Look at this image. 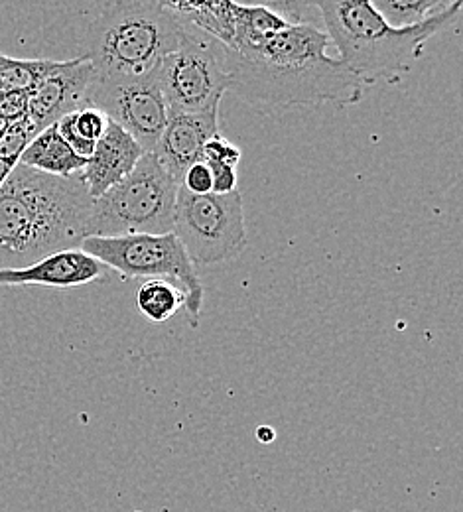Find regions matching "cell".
Wrapping results in <instances>:
<instances>
[{
    "label": "cell",
    "instance_id": "6da1fadb",
    "mask_svg": "<svg viewBox=\"0 0 463 512\" xmlns=\"http://www.w3.org/2000/svg\"><path fill=\"white\" fill-rule=\"evenodd\" d=\"M328 48V34L310 22L223 46L229 91L261 111L359 103L365 85Z\"/></svg>",
    "mask_w": 463,
    "mask_h": 512
},
{
    "label": "cell",
    "instance_id": "7a4b0ae2",
    "mask_svg": "<svg viewBox=\"0 0 463 512\" xmlns=\"http://www.w3.org/2000/svg\"><path fill=\"white\" fill-rule=\"evenodd\" d=\"M93 199L79 176L54 178L16 164L0 184V268H24L79 249Z\"/></svg>",
    "mask_w": 463,
    "mask_h": 512
},
{
    "label": "cell",
    "instance_id": "3957f363",
    "mask_svg": "<svg viewBox=\"0 0 463 512\" xmlns=\"http://www.w3.org/2000/svg\"><path fill=\"white\" fill-rule=\"evenodd\" d=\"M326 34L345 65L363 85L408 71L432 40L446 26L454 24L462 12V0L452 2L424 24L398 30L385 22L373 2L337 0L318 2Z\"/></svg>",
    "mask_w": 463,
    "mask_h": 512
},
{
    "label": "cell",
    "instance_id": "277c9868",
    "mask_svg": "<svg viewBox=\"0 0 463 512\" xmlns=\"http://www.w3.org/2000/svg\"><path fill=\"white\" fill-rule=\"evenodd\" d=\"M182 34L184 22L166 2L121 0L95 18L83 56L99 79L138 77L172 54Z\"/></svg>",
    "mask_w": 463,
    "mask_h": 512
},
{
    "label": "cell",
    "instance_id": "5b68a950",
    "mask_svg": "<svg viewBox=\"0 0 463 512\" xmlns=\"http://www.w3.org/2000/svg\"><path fill=\"white\" fill-rule=\"evenodd\" d=\"M178 188L156 154L146 152L125 180L93 199L89 237L172 233Z\"/></svg>",
    "mask_w": 463,
    "mask_h": 512
},
{
    "label": "cell",
    "instance_id": "8992f818",
    "mask_svg": "<svg viewBox=\"0 0 463 512\" xmlns=\"http://www.w3.org/2000/svg\"><path fill=\"white\" fill-rule=\"evenodd\" d=\"M79 251L93 256L105 268H113L127 278L166 280L176 284L186 296V312L198 325L203 306V286L198 268L174 233L166 235H125L87 237Z\"/></svg>",
    "mask_w": 463,
    "mask_h": 512
},
{
    "label": "cell",
    "instance_id": "52a82bcc",
    "mask_svg": "<svg viewBox=\"0 0 463 512\" xmlns=\"http://www.w3.org/2000/svg\"><path fill=\"white\" fill-rule=\"evenodd\" d=\"M158 85L170 115L217 111L229 91L223 46L184 24L178 48L158 65Z\"/></svg>",
    "mask_w": 463,
    "mask_h": 512
},
{
    "label": "cell",
    "instance_id": "ba28073f",
    "mask_svg": "<svg viewBox=\"0 0 463 512\" xmlns=\"http://www.w3.org/2000/svg\"><path fill=\"white\" fill-rule=\"evenodd\" d=\"M172 233L196 268L241 255L247 249L241 193L194 195L178 188Z\"/></svg>",
    "mask_w": 463,
    "mask_h": 512
},
{
    "label": "cell",
    "instance_id": "9c48e42d",
    "mask_svg": "<svg viewBox=\"0 0 463 512\" xmlns=\"http://www.w3.org/2000/svg\"><path fill=\"white\" fill-rule=\"evenodd\" d=\"M85 107H93L129 132L144 152H154L168 123V107L158 85V67L138 77H95Z\"/></svg>",
    "mask_w": 463,
    "mask_h": 512
},
{
    "label": "cell",
    "instance_id": "30bf717a",
    "mask_svg": "<svg viewBox=\"0 0 463 512\" xmlns=\"http://www.w3.org/2000/svg\"><path fill=\"white\" fill-rule=\"evenodd\" d=\"M93 79V65L85 56L58 62L28 91L24 119L36 134L56 125L69 113L85 107Z\"/></svg>",
    "mask_w": 463,
    "mask_h": 512
},
{
    "label": "cell",
    "instance_id": "8fae6325",
    "mask_svg": "<svg viewBox=\"0 0 463 512\" xmlns=\"http://www.w3.org/2000/svg\"><path fill=\"white\" fill-rule=\"evenodd\" d=\"M217 134L219 109L201 115H170L154 154L180 186L184 172L203 162V148Z\"/></svg>",
    "mask_w": 463,
    "mask_h": 512
},
{
    "label": "cell",
    "instance_id": "7c38bea8",
    "mask_svg": "<svg viewBox=\"0 0 463 512\" xmlns=\"http://www.w3.org/2000/svg\"><path fill=\"white\" fill-rule=\"evenodd\" d=\"M105 276V266L93 256L73 249L46 256L24 268H0V286L77 288Z\"/></svg>",
    "mask_w": 463,
    "mask_h": 512
},
{
    "label": "cell",
    "instance_id": "4fadbf2b",
    "mask_svg": "<svg viewBox=\"0 0 463 512\" xmlns=\"http://www.w3.org/2000/svg\"><path fill=\"white\" fill-rule=\"evenodd\" d=\"M144 154L146 152L129 132L109 121V127L95 144V150L81 172L89 197L97 199L125 180Z\"/></svg>",
    "mask_w": 463,
    "mask_h": 512
},
{
    "label": "cell",
    "instance_id": "5bb4252c",
    "mask_svg": "<svg viewBox=\"0 0 463 512\" xmlns=\"http://www.w3.org/2000/svg\"><path fill=\"white\" fill-rule=\"evenodd\" d=\"M18 164L36 172L69 180L79 176L87 164L85 158L77 156L56 125L38 132L18 158Z\"/></svg>",
    "mask_w": 463,
    "mask_h": 512
},
{
    "label": "cell",
    "instance_id": "9a60e30c",
    "mask_svg": "<svg viewBox=\"0 0 463 512\" xmlns=\"http://www.w3.org/2000/svg\"><path fill=\"white\" fill-rule=\"evenodd\" d=\"M56 127L60 130L62 138L69 144V148L77 156L89 160L95 150V144L109 127V119L107 115H103L93 107H83L60 119Z\"/></svg>",
    "mask_w": 463,
    "mask_h": 512
},
{
    "label": "cell",
    "instance_id": "2e32d148",
    "mask_svg": "<svg viewBox=\"0 0 463 512\" xmlns=\"http://www.w3.org/2000/svg\"><path fill=\"white\" fill-rule=\"evenodd\" d=\"M136 306L146 320L170 321L186 306L184 292L166 280H146L136 292Z\"/></svg>",
    "mask_w": 463,
    "mask_h": 512
},
{
    "label": "cell",
    "instance_id": "e0dca14e",
    "mask_svg": "<svg viewBox=\"0 0 463 512\" xmlns=\"http://www.w3.org/2000/svg\"><path fill=\"white\" fill-rule=\"evenodd\" d=\"M452 2L442 0H375V10L385 18V22L398 30L414 28L424 24L434 14L448 8Z\"/></svg>",
    "mask_w": 463,
    "mask_h": 512
},
{
    "label": "cell",
    "instance_id": "ac0fdd59",
    "mask_svg": "<svg viewBox=\"0 0 463 512\" xmlns=\"http://www.w3.org/2000/svg\"><path fill=\"white\" fill-rule=\"evenodd\" d=\"M56 64L52 60H16L0 54V91L28 93Z\"/></svg>",
    "mask_w": 463,
    "mask_h": 512
},
{
    "label": "cell",
    "instance_id": "d6986e66",
    "mask_svg": "<svg viewBox=\"0 0 463 512\" xmlns=\"http://www.w3.org/2000/svg\"><path fill=\"white\" fill-rule=\"evenodd\" d=\"M34 136H36V130L30 127L26 119L10 123L0 134V160L10 166H16L20 154L24 152V148L30 144Z\"/></svg>",
    "mask_w": 463,
    "mask_h": 512
},
{
    "label": "cell",
    "instance_id": "ffe728a7",
    "mask_svg": "<svg viewBox=\"0 0 463 512\" xmlns=\"http://www.w3.org/2000/svg\"><path fill=\"white\" fill-rule=\"evenodd\" d=\"M243 154L237 146H233L229 140H225L221 134L213 136L205 148H203V162H213V164H225L231 168H237L241 162Z\"/></svg>",
    "mask_w": 463,
    "mask_h": 512
},
{
    "label": "cell",
    "instance_id": "44dd1931",
    "mask_svg": "<svg viewBox=\"0 0 463 512\" xmlns=\"http://www.w3.org/2000/svg\"><path fill=\"white\" fill-rule=\"evenodd\" d=\"M180 188L194 195H209L213 182H211V170L205 162H198L194 166H190L182 180H180Z\"/></svg>",
    "mask_w": 463,
    "mask_h": 512
},
{
    "label": "cell",
    "instance_id": "7402d4cb",
    "mask_svg": "<svg viewBox=\"0 0 463 512\" xmlns=\"http://www.w3.org/2000/svg\"><path fill=\"white\" fill-rule=\"evenodd\" d=\"M26 101L28 93L0 91V119H4L8 125L22 121L26 117Z\"/></svg>",
    "mask_w": 463,
    "mask_h": 512
},
{
    "label": "cell",
    "instance_id": "603a6c76",
    "mask_svg": "<svg viewBox=\"0 0 463 512\" xmlns=\"http://www.w3.org/2000/svg\"><path fill=\"white\" fill-rule=\"evenodd\" d=\"M205 164L211 170V182H213L211 193L227 195V193L237 192V168H231L225 164H213V162H205Z\"/></svg>",
    "mask_w": 463,
    "mask_h": 512
},
{
    "label": "cell",
    "instance_id": "cb8c5ba5",
    "mask_svg": "<svg viewBox=\"0 0 463 512\" xmlns=\"http://www.w3.org/2000/svg\"><path fill=\"white\" fill-rule=\"evenodd\" d=\"M274 432L268 428V426H261L259 430H257V438H259V442H263V444H268V442H272L274 440Z\"/></svg>",
    "mask_w": 463,
    "mask_h": 512
}]
</instances>
